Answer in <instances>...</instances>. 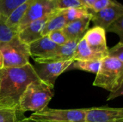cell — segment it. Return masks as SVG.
Instances as JSON below:
<instances>
[{
    "label": "cell",
    "instance_id": "obj_4",
    "mask_svg": "<svg viewBox=\"0 0 123 122\" xmlns=\"http://www.w3.org/2000/svg\"><path fill=\"white\" fill-rule=\"evenodd\" d=\"M0 52L3 59V68H19L30 63L28 45L23 43L17 35L9 42H0Z\"/></svg>",
    "mask_w": 123,
    "mask_h": 122
},
{
    "label": "cell",
    "instance_id": "obj_3",
    "mask_svg": "<svg viewBox=\"0 0 123 122\" xmlns=\"http://www.w3.org/2000/svg\"><path fill=\"white\" fill-rule=\"evenodd\" d=\"M123 83V62L109 56L105 58L93 85L112 93L122 88Z\"/></svg>",
    "mask_w": 123,
    "mask_h": 122
},
{
    "label": "cell",
    "instance_id": "obj_14",
    "mask_svg": "<svg viewBox=\"0 0 123 122\" xmlns=\"http://www.w3.org/2000/svg\"><path fill=\"white\" fill-rule=\"evenodd\" d=\"M77 44L78 42L76 41L68 40L65 45L59 46L58 48L49 57L44 59L36 60L35 62L36 63H49L73 60Z\"/></svg>",
    "mask_w": 123,
    "mask_h": 122
},
{
    "label": "cell",
    "instance_id": "obj_24",
    "mask_svg": "<svg viewBox=\"0 0 123 122\" xmlns=\"http://www.w3.org/2000/svg\"><path fill=\"white\" fill-rule=\"evenodd\" d=\"M48 37L53 42L59 46L65 45L68 41V38L66 37L62 29L53 31L48 35Z\"/></svg>",
    "mask_w": 123,
    "mask_h": 122
},
{
    "label": "cell",
    "instance_id": "obj_9",
    "mask_svg": "<svg viewBox=\"0 0 123 122\" xmlns=\"http://www.w3.org/2000/svg\"><path fill=\"white\" fill-rule=\"evenodd\" d=\"M85 122H123V109L105 106L86 109Z\"/></svg>",
    "mask_w": 123,
    "mask_h": 122
},
{
    "label": "cell",
    "instance_id": "obj_28",
    "mask_svg": "<svg viewBox=\"0 0 123 122\" xmlns=\"http://www.w3.org/2000/svg\"><path fill=\"white\" fill-rule=\"evenodd\" d=\"M123 87L120 88V89H118L117 91H115V92H112V93H110V96H108V99H107V101H110V100H112V99H114L118 96H120L123 95Z\"/></svg>",
    "mask_w": 123,
    "mask_h": 122
},
{
    "label": "cell",
    "instance_id": "obj_2",
    "mask_svg": "<svg viewBox=\"0 0 123 122\" xmlns=\"http://www.w3.org/2000/svg\"><path fill=\"white\" fill-rule=\"evenodd\" d=\"M54 96L53 88L42 81H36L30 83L21 96L18 109L25 113L37 112L44 109Z\"/></svg>",
    "mask_w": 123,
    "mask_h": 122
},
{
    "label": "cell",
    "instance_id": "obj_13",
    "mask_svg": "<svg viewBox=\"0 0 123 122\" xmlns=\"http://www.w3.org/2000/svg\"><path fill=\"white\" fill-rule=\"evenodd\" d=\"M48 16L35 20L27 24L24 29L18 32L17 36L19 39L23 43L29 45L31 42L41 38L43 37L42 32Z\"/></svg>",
    "mask_w": 123,
    "mask_h": 122
},
{
    "label": "cell",
    "instance_id": "obj_31",
    "mask_svg": "<svg viewBox=\"0 0 123 122\" xmlns=\"http://www.w3.org/2000/svg\"><path fill=\"white\" fill-rule=\"evenodd\" d=\"M3 68V59H2V56L0 52V69Z\"/></svg>",
    "mask_w": 123,
    "mask_h": 122
},
{
    "label": "cell",
    "instance_id": "obj_7",
    "mask_svg": "<svg viewBox=\"0 0 123 122\" xmlns=\"http://www.w3.org/2000/svg\"><path fill=\"white\" fill-rule=\"evenodd\" d=\"M74 60L49 63H36L34 69L40 81L47 85L54 88L55 82L57 78L66 70L72 64Z\"/></svg>",
    "mask_w": 123,
    "mask_h": 122
},
{
    "label": "cell",
    "instance_id": "obj_16",
    "mask_svg": "<svg viewBox=\"0 0 123 122\" xmlns=\"http://www.w3.org/2000/svg\"><path fill=\"white\" fill-rule=\"evenodd\" d=\"M104 59L99 55L94 53L88 46L86 40L83 37L77 44L74 55L73 58L74 60H97Z\"/></svg>",
    "mask_w": 123,
    "mask_h": 122
},
{
    "label": "cell",
    "instance_id": "obj_17",
    "mask_svg": "<svg viewBox=\"0 0 123 122\" xmlns=\"http://www.w3.org/2000/svg\"><path fill=\"white\" fill-rule=\"evenodd\" d=\"M35 0H27L25 2L17 7L6 18L5 21L6 25L10 28L16 29L17 30V26L19 22L28 10L29 7L35 2Z\"/></svg>",
    "mask_w": 123,
    "mask_h": 122
},
{
    "label": "cell",
    "instance_id": "obj_26",
    "mask_svg": "<svg viewBox=\"0 0 123 122\" xmlns=\"http://www.w3.org/2000/svg\"><path fill=\"white\" fill-rule=\"evenodd\" d=\"M82 6V4L79 0H58V9H66L70 8H75Z\"/></svg>",
    "mask_w": 123,
    "mask_h": 122
},
{
    "label": "cell",
    "instance_id": "obj_11",
    "mask_svg": "<svg viewBox=\"0 0 123 122\" xmlns=\"http://www.w3.org/2000/svg\"><path fill=\"white\" fill-rule=\"evenodd\" d=\"M58 47L59 45L53 42L48 35L43 36L41 38L28 45L30 57H32L34 60L49 57L58 48Z\"/></svg>",
    "mask_w": 123,
    "mask_h": 122
},
{
    "label": "cell",
    "instance_id": "obj_27",
    "mask_svg": "<svg viewBox=\"0 0 123 122\" xmlns=\"http://www.w3.org/2000/svg\"><path fill=\"white\" fill-rule=\"evenodd\" d=\"M111 2V0H97L95 3L92 5V6L89 9V12H97L107 6L110 5Z\"/></svg>",
    "mask_w": 123,
    "mask_h": 122
},
{
    "label": "cell",
    "instance_id": "obj_30",
    "mask_svg": "<svg viewBox=\"0 0 123 122\" xmlns=\"http://www.w3.org/2000/svg\"><path fill=\"white\" fill-rule=\"evenodd\" d=\"M22 122H37V121H34V120H32V119H30L29 117L28 118H25Z\"/></svg>",
    "mask_w": 123,
    "mask_h": 122
},
{
    "label": "cell",
    "instance_id": "obj_23",
    "mask_svg": "<svg viewBox=\"0 0 123 122\" xmlns=\"http://www.w3.org/2000/svg\"><path fill=\"white\" fill-rule=\"evenodd\" d=\"M105 32L117 34L120 38V42L123 43V16L110 24L105 29Z\"/></svg>",
    "mask_w": 123,
    "mask_h": 122
},
{
    "label": "cell",
    "instance_id": "obj_20",
    "mask_svg": "<svg viewBox=\"0 0 123 122\" xmlns=\"http://www.w3.org/2000/svg\"><path fill=\"white\" fill-rule=\"evenodd\" d=\"M63 12L68 24L75 20L82 19L90 14L89 9L84 6L63 9Z\"/></svg>",
    "mask_w": 123,
    "mask_h": 122
},
{
    "label": "cell",
    "instance_id": "obj_25",
    "mask_svg": "<svg viewBox=\"0 0 123 122\" xmlns=\"http://www.w3.org/2000/svg\"><path fill=\"white\" fill-rule=\"evenodd\" d=\"M108 56L123 62V43L120 42L113 47L108 49Z\"/></svg>",
    "mask_w": 123,
    "mask_h": 122
},
{
    "label": "cell",
    "instance_id": "obj_6",
    "mask_svg": "<svg viewBox=\"0 0 123 122\" xmlns=\"http://www.w3.org/2000/svg\"><path fill=\"white\" fill-rule=\"evenodd\" d=\"M57 2L58 0H35L19 22L17 26L18 32L30 22L47 17L57 10Z\"/></svg>",
    "mask_w": 123,
    "mask_h": 122
},
{
    "label": "cell",
    "instance_id": "obj_29",
    "mask_svg": "<svg viewBox=\"0 0 123 122\" xmlns=\"http://www.w3.org/2000/svg\"><path fill=\"white\" fill-rule=\"evenodd\" d=\"M79 1L81 2L82 6L86 7L89 9L92 6V5L95 3L97 0H79Z\"/></svg>",
    "mask_w": 123,
    "mask_h": 122
},
{
    "label": "cell",
    "instance_id": "obj_15",
    "mask_svg": "<svg viewBox=\"0 0 123 122\" xmlns=\"http://www.w3.org/2000/svg\"><path fill=\"white\" fill-rule=\"evenodd\" d=\"M67 24L68 22L66 19L63 9H57L48 16L45 24L42 35L45 36L53 31L63 29Z\"/></svg>",
    "mask_w": 123,
    "mask_h": 122
},
{
    "label": "cell",
    "instance_id": "obj_18",
    "mask_svg": "<svg viewBox=\"0 0 123 122\" xmlns=\"http://www.w3.org/2000/svg\"><path fill=\"white\" fill-rule=\"evenodd\" d=\"M103 60V59H102ZM102 60H74L72 64L69 66V68L77 69L86 72H89L92 73H97L101 65Z\"/></svg>",
    "mask_w": 123,
    "mask_h": 122
},
{
    "label": "cell",
    "instance_id": "obj_33",
    "mask_svg": "<svg viewBox=\"0 0 123 122\" xmlns=\"http://www.w3.org/2000/svg\"><path fill=\"white\" fill-rule=\"evenodd\" d=\"M1 12H0V17H1Z\"/></svg>",
    "mask_w": 123,
    "mask_h": 122
},
{
    "label": "cell",
    "instance_id": "obj_5",
    "mask_svg": "<svg viewBox=\"0 0 123 122\" xmlns=\"http://www.w3.org/2000/svg\"><path fill=\"white\" fill-rule=\"evenodd\" d=\"M86 109H54L45 107L35 112L29 117L41 122H85Z\"/></svg>",
    "mask_w": 123,
    "mask_h": 122
},
{
    "label": "cell",
    "instance_id": "obj_19",
    "mask_svg": "<svg viewBox=\"0 0 123 122\" xmlns=\"http://www.w3.org/2000/svg\"><path fill=\"white\" fill-rule=\"evenodd\" d=\"M25 118L17 109H0V122H22Z\"/></svg>",
    "mask_w": 123,
    "mask_h": 122
},
{
    "label": "cell",
    "instance_id": "obj_22",
    "mask_svg": "<svg viewBox=\"0 0 123 122\" xmlns=\"http://www.w3.org/2000/svg\"><path fill=\"white\" fill-rule=\"evenodd\" d=\"M27 0H0V12L2 17L7 18L19 6Z\"/></svg>",
    "mask_w": 123,
    "mask_h": 122
},
{
    "label": "cell",
    "instance_id": "obj_1",
    "mask_svg": "<svg viewBox=\"0 0 123 122\" xmlns=\"http://www.w3.org/2000/svg\"><path fill=\"white\" fill-rule=\"evenodd\" d=\"M30 63L19 68H2L0 81V109H17L19 101L27 86L39 81Z\"/></svg>",
    "mask_w": 123,
    "mask_h": 122
},
{
    "label": "cell",
    "instance_id": "obj_10",
    "mask_svg": "<svg viewBox=\"0 0 123 122\" xmlns=\"http://www.w3.org/2000/svg\"><path fill=\"white\" fill-rule=\"evenodd\" d=\"M84 39L89 48L96 54L104 58L108 56L105 29L97 26L88 29L84 35Z\"/></svg>",
    "mask_w": 123,
    "mask_h": 122
},
{
    "label": "cell",
    "instance_id": "obj_12",
    "mask_svg": "<svg viewBox=\"0 0 123 122\" xmlns=\"http://www.w3.org/2000/svg\"><path fill=\"white\" fill-rule=\"evenodd\" d=\"M90 13V12H89ZM92 20V14L88 16L71 22L62 29L68 40L79 42L89 29V23Z\"/></svg>",
    "mask_w": 123,
    "mask_h": 122
},
{
    "label": "cell",
    "instance_id": "obj_21",
    "mask_svg": "<svg viewBox=\"0 0 123 122\" xmlns=\"http://www.w3.org/2000/svg\"><path fill=\"white\" fill-rule=\"evenodd\" d=\"M6 18L1 16L0 17V42H6L11 40L17 35L18 32L16 29L10 28L6 25Z\"/></svg>",
    "mask_w": 123,
    "mask_h": 122
},
{
    "label": "cell",
    "instance_id": "obj_8",
    "mask_svg": "<svg viewBox=\"0 0 123 122\" xmlns=\"http://www.w3.org/2000/svg\"><path fill=\"white\" fill-rule=\"evenodd\" d=\"M92 14V20L94 26L106 29L114 21L123 16V6L115 0H111L109 6L97 12H89Z\"/></svg>",
    "mask_w": 123,
    "mask_h": 122
},
{
    "label": "cell",
    "instance_id": "obj_32",
    "mask_svg": "<svg viewBox=\"0 0 123 122\" xmlns=\"http://www.w3.org/2000/svg\"><path fill=\"white\" fill-rule=\"evenodd\" d=\"M1 73H2V69H0V81H1Z\"/></svg>",
    "mask_w": 123,
    "mask_h": 122
}]
</instances>
